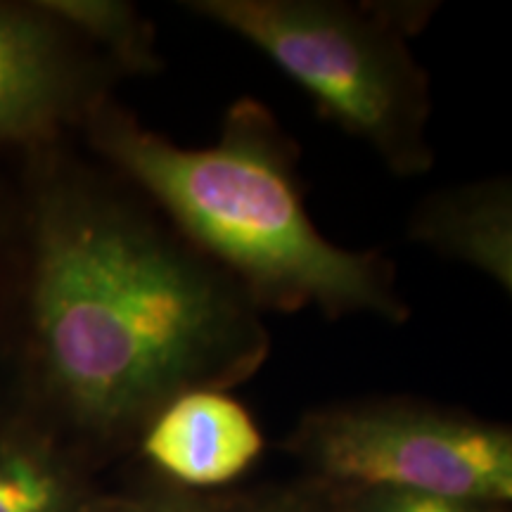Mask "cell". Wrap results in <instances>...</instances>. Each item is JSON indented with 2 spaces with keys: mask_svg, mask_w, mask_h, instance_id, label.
Wrapping results in <instances>:
<instances>
[{
  "mask_svg": "<svg viewBox=\"0 0 512 512\" xmlns=\"http://www.w3.org/2000/svg\"><path fill=\"white\" fill-rule=\"evenodd\" d=\"M64 143L24 155L12 354L57 437L128 446L178 394L254 377L271 337L228 273Z\"/></svg>",
  "mask_w": 512,
  "mask_h": 512,
  "instance_id": "6da1fadb",
  "label": "cell"
},
{
  "mask_svg": "<svg viewBox=\"0 0 512 512\" xmlns=\"http://www.w3.org/2000/svg\"><path fill=\"white\" fill-rule=\"evenodd\" d=\"M76 133L95 162L138 190L261 313L411 318L392 261L339 247L316 228L304 207L297 145L264 102L235 100L209 147L176 145L112 93Z\"/></svg>",
  "mask_w": 512,
  "mask_h": 512,
  "instance_id": "7a4b0ae2",
  "label": "cell"
},
{
  "mask_svg": "<svg viewBox=\"0 0 512 512\" xmlns=\"http://www.w3.org/2000/svg\"><path fill=\"white\" fill-rule=\"evenodd\" d=\"M183 8L264 53L392 174L422 176L434 166L430 79L408 48L427 5L185 0Z\"/></svg>",
  "mask_w": 512,
  "mask_h": 512,
  "instance_id": "3957f363",
  "label": "cell"
},
{
  "mask_svg": "<svg viewBox=\"0 0 512 512\" xmlns=\"http://www.w3.org/2000/svg\"><path fill=\"white\" fill-rule=\"evenodd\" d=\"M306 482L328 491L394 489L512 501V432L413 399L335 403L306 413L287 439Z\"/></svg>",
  "mask_w": 512,
  "mask_h": 512,
  "instance_id": "277c9868",
  "label": "cell"
},
{
  "mask_svg": "<svg viewBox=\"0 0 512 512\" xmlns=\"http://www.w3.org/2000/svg\"><path fill=\"white\" fill-rule=\"evenodd\" d=\"M119 74L41 0H0V150L67 140Z\"/></svg>",
  "mask_w": 512,
  "mask_h": 512,
  "instance_id": "5b68a950",
  "label": "cell"
},
{
  "mask_svg": "<svg viewBox=\"0 0 512 512\" xmlns=\"http://www.w3.org/2000/svg\"><path fill=\"white\" fill-rule=\"evenodd\" d=\"M136 446L159 484L214 494L259 463L266 439L245 403L228 389H190L152 415Z\"/></svg>",
  "mask_w": 512,
  "mask_h": 512,
  "instance_id": "8992f818",
  "label": "cell"
},
{
  "mask_svg": "<svg viewBox=\"0 0 512 512\" xmlns=\"http://www.w3.org/2000/svg\"><path fill=\"white\" fill-rule=\"evenodd\" d=\"M408 240L441 259L470 266L512 292V183L486 178L425 197L408 223Z\"/></svg>",
  "mask_w": 512,
  "mask_h": 512,
  "instance_id": "52a82bcc",
  "label": "cell"
},
{
  "mask_svg": "<svg viewBox=\"0 0 512 512\" xmlns=\"http://www.w3.org/2000/svg\"><path fill=\"white\" fill-rule=\"evenodd\" d=\"M98 498L79 453L41 420L0 422V512H86Z\"/></svg>",
  "mask_w": 512,
  "mask_h": 512,
  "instance_id": "ba28073f",
  "label": "cell"
},
{
  "mask_svg": "<svg viewBox=\"0 0 512 512\" xmlns=\"http://www.w3.org/2000/svg\"><path fill=\"white\" fill-rule=\"evenodd\" d=\"M50 15L86 41L119 76L162 69L155 29L136 5L124 0H41Z\"/></svg>",
  "mask_w": 512,
  "mask_h": 512,
  "instance_id": "9c48e42d",
  "label": "cell"
},
{
  "mask_svg": "<svg viewBox=\"0 0 512 512\" xmlns=\"http://www.w3.org/2000/svg\"><path fill=\"white\" fill-rule=\"evenodd\" d=\"M330 494L335 496L339 512H510L503 503L418 494V491L366 489L330 491Z\"/></svg>",
  "mask_w": 512,
  "mask_h": 512,
  "instance_id": "30bf717a",
  "label": "cell"
},
{
  "mask_svg": "<svg viewBox=\"0 0 512 512\" xmlns=\"http://www.w3.org/2000/svg\"><path fill=\"white\" fill-rule=\"evenodd\" d=\"M17 292V200L0 202V351H12Z\"/></svg>",
  "mask_w": 512,
  "mask_h": 512,
  "instance_id": "8fae6325",
  "label": "cell"
},
{
  "mask_svg": "<svg viewBox=\"0 0 512 512\" xmlns=\"http://www.w3.org/2000/svg\"><path fill=\"white\" fill-rule=\"evenodd\" d=\"M240 501L245 512H339L335 496L309 482L294 489L240 496Z\"/></svg>",
  "mask_w": 512,
  "mask_h": 512,
  "instance_id": "7c38bea8",
  "label": "cell"
},
{
  "mask_svg": "<svg viewBox=\"0 0 512 512\" xmlns=\"http://www.w3.org/2000/svg\"><path fill=\"white\" fill-rule=\"evenodd\" d=\"M143 498L147 512H245L240 496L190 494L159 482Z\"/></svg>",
  "mask_w": 512,
  "mask_h": 512,
  "instance_id": "4fadbf2b",
  "label": "cell"
},
{
  "mask_svg": "<svg viewBox=\"0 0 512 512\" xmlns=\"http://www.w3.org/2000/svg\"><path fill=\"white\" fill-rule=\"evenodd\" d=\"M86 512H147L145 498L140 496H100Z\"/></svg>",
  "mask_w": 512,
  "mask_h": 512,
  "instance_id": "5bb4252c",
  "label": "cell"
}]
</instances>
